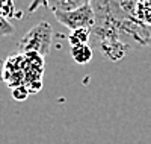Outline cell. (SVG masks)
<instances>
[{
  "mask_svg": "<svg viewBox=\"0 0 151 144\" xmlns=\"http://www.w3.org/2000/svg\"><path fill=\"white\" fill-rule=\"evenodd\" d=\"M95 24L91 46L118 62L137 47L151 46V0H91Z\"/></svg>",
  "mask_w": 151,
  "mask_h": 144,
  "instance_id": "1",
  "label": "cell"
},
{
  "mask_svg": "<svg viewBox=\"0 0 151 144\" xmlns=\"http://www.w3.org/2000/svg\"><path fill=\"white\" fill-rule=\"evenodd\" d=\"M44 56L36 52H18L12 53L2 68V81L12 89L15 87H27L30 94L42 89Z\"/></svg>",
  "mask_w": 151,
  "mask_h": 144,
  "instance_id": "2",
  "label": "cell"
},
{
  "mask_svg": "<svg viewBox=\"0 0 151 144\" xmlns=\"http://www.w3.org/2000/svg\"><path fill=\"white\" fill-rule=\"evenodd\" d=\"M53 43V28L47 21H41L30 28L18 43V52H36L42 56L48 55Z\"/></svg>",
  "mask_w": 151,
  "mask_h": 144,
  "instance_id": "3",
  "label": "cell"
},
{
  "mask_svg": "<svg viewBox=\"0 0 151 144\" xmlns=\"http://www.w3.org/2000/svg\"><path fill=\"white\" fill-rule=\"evenodd\" d=\"M53 14L56 20L70 31L83 29V28L92 29L95 24V11L91 3H86L68 11H55Z\"/></svg>",
  "mask_w": 151,
  "mask_h": 144,
  "instance_id": "4",
  "label": "cell"
},
{
  "mask_svg": "<svg viewBox=\"0 0 151 144\" xmlns=\"http://www.w3.org/2000/svg\"><path fill=\"white\" fill-rule=\"evenodd\" d=\"M44 5L52 11H68V9H74L79 8L82 5L91 3V0H42Z\"/></svg>",
  "mask_w": 151,
  "mask_h": 144,
  "instance_id": "5",
  "label": "cell"
},
{
  "mask_svg": "<svg viewBox=\"0 0 151 144\" xmlns=\"http://www.w3.org/2000/svg\"><path fill=\"white\" fill-rule=\"evenodd\" d=\"M71 56L74 59L76 64H80V65H85L88 64L91 59H92V46L89 44H76V46H71Z\"/></svg>",
  "mask_w": 151,
  "mask_h": 144,
  "instance_id": "6",
  "label": "cell"
},
{
  "mask_svg": "<svg viewBox=\"0 0 151 144\" xmlns=\"http://www.w3.org/2000/svg\"><path fill=\"white\" fill-rule=\"evenodd\" d=\"M91 40V29H76V31H71L70 36H68V41L71 46H76V44H86L89 43Z\"/></svg>",
  "mask_w": 151,
  "mask_h": 144,
  "instance_id": "7",
  "label": "cell"
},
{
  "mask_svg": "<svg viewBox=\"0 0 151 144\" xmlns=\"http://www.w3.org/2000/svg\"><path fill=\"white\" fill-rule=\"evenodd\" d=\"M14 33V26H12L8 18L3 15V12L0 11V36H6Z\"/></svg>",
  "mask_w": 151,
  "mask_h": 144,
  "instance_id": "8",
  "label": "cell"
},
{
  "mask_svg": "<svg viewBox=\"0 0 151 144\" xmlns=\"http://www.w3.org/2000/svg\"><path fill=\"white\" fill-rule=\"evenodd\" d=\"M29 96H30V91L27 89V87L20 85V87L12 88V97H14L15 100H18V102H24Z\"/></svg>",
  "mask_w": 151,
  "mask_h": 144,
  "instance_id": "9",
  "label": "cell"
}]
</instances>
